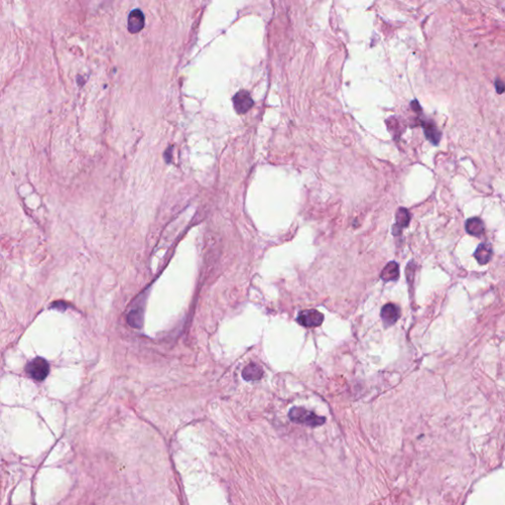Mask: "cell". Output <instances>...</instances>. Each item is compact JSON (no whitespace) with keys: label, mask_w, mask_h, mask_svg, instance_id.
<instances>
[{"label":"cell","mask_w":505,"mask_h":505,"mask_svg":"<svg viewBox=\"0 0 505 505\" xmlns=\"http://www.w3.org/2000/svg\"><path fill=\"white\" fill-rule=\"evenodd\" d=\"M263 375H264V370L262 369L261 366H259L256 363H251L247 365L242 372V376L246 381H258L263 378Z\"/></svg>","instance_id":"cell-9"},{"label":"cell","mask_w":505,"mask_h":505,"mask_svg":"<svg viewBox=\"0 0 505 505\" xmlns=\"http://www.w3.org/2000/svg\"><path fill=\"white\" fill-rule=\"evenodd\" d=\"M400 276V269L396 262H390L381 272V279L385 282L396 281Z\"/></svg>","instance_id":"cell-8"},{"label":"cell","mask_w":505,"mask_h":505,"mask_svg":"<svg viewBox=\"0 0 505 505\" xmlns=\"http://www.w3.org/2000/svg\"><path fill=\"white\" fill-rule=\"evenodd\" d=\"M232 101L235 111L241 115L249 112L254 106V100L250 93L246 90H240L237 92Z\"/></svg>","instance_id":"cell-4"},{"label":"cell","mask_w":505,"mask_h":505,"mask_svg":"<svg viewBox=\"0 0 505 505\" xmlns=\"http://www.w3.org/2000/svg\"><path fill=\"white\" fill-rule=\"evenodd\" d=\"M145 24V17L143 12L140 9L132 10L127 18V30L131 34H136L140 32Z\"/></svg>","instance_id":"cell-5"},{"label":"cell","mask_w":505,"mask_h":505,"mask_svg":"<svg viewBox=\"0 0 505 505\" xmlns=\"http://www.w3.org/2000/svg\"><path fill=\"white\" fill-rule=\"evenodd\" d=\"M26 372L30 375V377L35 379L36 381H43L47 378L50 372V366L44 358L37 357L28 363Z\"/></svg>","instance_id":"cell-2"},{"label":"cell","mask_w":505,"mask_h":505,"mask_svg":"<svg viewBox=\"0 0 505 505\" xmlns=\"http://www.w3.org/2000/svg\"><path fill=\"white\" fill-rule=\"evenodd\" d=\"M491 256H492V249L491 246L487 243H483L479 245V247L477 248L476 252L474 254V257L476 258V260L480 265H487Z\"/></svg>","instance_id":"cell-10"},{"label":"cell","mask_w":505,"mask_h":505,"mask_svg":"<svg viewBox=\"0 0 505 505\" xmlns=\"http://www.w3.org/2000/svg\"><path fill=\"white\" fill-rule=\"evenodd\" d=\"M381 318L386 327L394 325L400 318V309L393 303H388L381 310Z\"/></svg>","instance_id":"cell-6"},{"label":"cell","mask_w":505,"mask_h":505,"mask_svg":"<svg viewBox=\"0 0 505 505\" xmlns=\"http://www.w3.org/2000/svg\"><path fill=\"white\" fill-rule=\"evenodd\" d=\"M289 418L292 422L302 424L309 427H318L326 422L324 416H319L314 412L308 411L302 407H293L288 413Z\"/></svg>","instance_id":"cell-1"},{"label":"cell","mask_w":505,"mask_h":505,"mask_svg":"<svg viewBox=\"0 0 505 505\" xmlns=\"http://www.w3.org/2000/svg\"><path fill=\"white\" fill-rule=\"evenodd\" d=\"M423 129L425 133V137L432 143L437 145L441 139V132L432 123H423Z\"/></svg>","instance_id":"cell-12"},{"label":"cell","mask_w":505,"mask_h":505,"mask_svg":"<svg viewBox=\"0 0 505 505\" xmlns=\"http://www.w3.org/2000/svg\"><path fill=\"white\" fill-rule=\"evenodd\" d=\"M299 325L305 328H316L322 325L324 322V315L315 309L301 311L296 319Z\"/></svg>","instance_id":"cell-3"},{"label":"cell","mask_w":505,"mask_h":505,"mask_svg":"<svg viewBox=\"0 0 505 505\" xmlns=\"http://www.w3.org/2000/svg\"><path fill=\"white\" fill-rule=\"evenodd\" d=\"M495 89L498 94H502L505 91V83L502 82L500 79H496L494 82Z\"/></svg>","instance_id":"cell-13"},{"label":"cell","mask_w":505,"mask_h":505,"mask_svg":"<svg viewBox=\"0 0 505 505\" xmlns=\"http://www.w3.org/2000/svg\"><path fill=\"white\" fill-rule=\"evenodd\" d=\"M465 227H466V230L470 235H473L476 237H479L485 232L484 222L482 221V219H480L478 217H473V218L468 219L466 221Z\"/></svg>","instance_id":"cell-11"},{"label":"cell","mask_w":505,"mask_h":505,"mask_svg":"<svg viewBox=\"0 0 505 505\" xmlns=\"http://www.w3.org/2000/svg\"><path fill=\"white\" fill-rule=\"evenodd\" d=\"M411 221V214L408 209L401 207L399 208L396 214V224L393 227V234H401L402 230L406 228Z\"/></svg>","instance_id":"cell-7"}]
</instances>
